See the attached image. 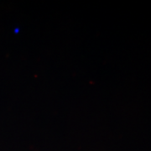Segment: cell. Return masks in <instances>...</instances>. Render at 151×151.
<instances>
[]
</instances>
